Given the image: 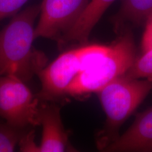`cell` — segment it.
Segmentation results:
<instances>
[{"label":"cell","instance_id":"6da1fadb","mask_svg":"<svg viewBox=\"0 0 152 152\" xmlns=\"http://www.w3.org/2000/svg\"><path fill=\"white\" fill-rule=\"evenodd\" d=\"M39 11V6L28 7L0 31V76H15L27 83L46 66L45 55L33 47Z\"/></svg>","mask_w":152,"mask_h":152},{"label":"cell","instance_id":"7a4b0ae2","mask_svg":"<svg viewBox=\"0 0 152 152\" xmlns=\"http://www.w3.org/2000/svg\"><path fill=\"white\" fill-rule=\"evenodd\" d=\"M152 88V81L125 75L98 91L107 116L105 128L98 137V147L105 149L117 137L120 127L140 104Z\"/></svg>","mask_w":152,"mask_h":152},{"label":"cell","instance_id":"3957f363","mask_svg":"<svg viewBox=\"0 0 152 152\" xmlns=\"http://www.w3.org/2000/svg\"><path fill=\"white\" fill-rule=\"evenodd\" d=\"M136 48L130 32H126L107 51L77 75L66 94L78 96L98 92L110 82L124 75L136 60Z\"/></svg>","mask_w":152,"mask_h":152},{"label":"cell","instance_id":"277c9868","mask_svg":"<svg viewBox=\"0 0 152 152\" xmlns=\"http://www.w3.org/2000/svg\"><path fill=\"white\" fill-rule=\"evenodd\" d=\"M108 49V46L85 45L60 54L37 75L41 84L37 95L39 100L51 102L65 95L77 75Z\"/></svg>","mask_w":152,"mask_h":152},{"label":"cell","instance_id":"5b68a950","mask_svg":"<svg viewBox=\"0 0 152 152\" xmlns=\"http://www.w3.org/2000/svg\"><path fill=\"white\" fill-rule=\"evenodd\" d=\"M39 103L27 83L15 76H0V117L7 124L23 130L39 125Z\"/></svg>","mask_w":152,"mask_h":152},{"label":"cell","instance_id":"8992f818","mask_svg":"<svg viewBox=\"0 0 152 152\" xmlns=\"http://www.w3.org/2000/svg\"><path fill=\"white\" fill-rule=\"evenodd\" d=\"M89 0H43L39 19L35 27V38L59 41L74 25Z\"/></svg>","mask_w":152,"mask_h":152},{"label":"cell","instance_id":"52a82bcc","mask_svg":"<svg viewBox=\"0 0 152 152\" xmlns=\"http://www.w3.org/2000/svg\"><path fill=\"white\" fill-rule=\"evenodd\" d=\"M40 102L39 121L42 127V134L39 145V152L72 151L68 134L62 123L60 108L48 102Z\"/></svg>","mask_w":152,"mask_h":152},{"label":"cell","instance_id":"ba28073f","mask_svg":"<svg viewBox=\"0 0 152 152\" xmlns=\"http://www.w3.org/2000/svg\"><path fill=\"white\" fill-rule=\"evenodd\" d=\"M104 149L107 152H152V107L139 114L130 127Z\"/></svg>","mask_w":152,"mask_h":152},{"label":"cell","instance_id":"9c48e42d","mask_svg":"<svg viewBox=\"0 0 152 152\" xmlns=\"http://www.w3.org/2000/svg\"><path fill=\"white\" fill-rule=\"evenodd\" d=\"M115 0H91L71 29L58 42L59 47L69 43L85 44L104 12Z\"/></svg>","mask_w":152,"mask_h":152},{"label":"cell","instance_id":"30bf717a","mask_svg":"<svg viewBox=\"0 0 152 152\" xmlns=\"http://www.w3.org/2000/svg\"><path fill=\"white\" fill-rule=\"evenodd\" d=\"M152 12V0H124L115 19V25L120 27L126 22L140 24L146 20Z\"/></svg>","mask_w":152,"mask_h":152},{"label":"cell","instance_id":"8fae6325","mask_svg":"<svg viewBox=\"0 0 152 152\" xmlns=\"http://www.w3.org/2000/svg\"><path fill=\"white\" fill-rule=\"evenodd\" d=\"M28 130H20L5 122H0V152H14L22 136Z\"/></svg>","mask_w":152,"mask_h":152},{"label":"cell","instance_id":"7c38bea8","mask_svg":"<svg viewBox=\"0 0 152 152\" xmlns=\"http://www.w3.org/2000/svg\"><path fill=\"white\" fill-rule=\"evenodd\" d=\"M134 79L145 78L152 81V49L143 53L124 75Z\"/></svg>","mask_w":152,"mask_h":152},{"label":"cell","instance_id":"4fadbf2b","mask_svg":"<svg viewBox=\"0 0 152 152\" xmlns=\"http://www.w3.org/2000/svg\"><path fill=\"white\" fill-rule=\"evenodd\" d=\"M28 0H0V20L15 14Z\"/></svg>","mask_w":152,"mask_h":152},{"label":"cell","instance_id":"5bb4252c","mask_svg":"<svg viewBox=\"0 0 152 152\" xmlns=\"http://www.w3.org/2000/svg\"><path fill=\"white\" fill-rule=\"evenodd\" d=\"M34 132L32 129L27 131L19 142V146L22 152H39V145L34 141Z\"/></svg>","mask_w":152,"mask_h":152},{"label":"cell","instance_id":"9a60e30c","mask_svg":"<svg viewBox=\"0 0 152 152\" xmlns=\"http://www.w3.org/2000/svg\"><path fill=\"white\" fill-rule=\"evenodd\" d=\"M145 20V28L141 40V49L143 53L152 49V12Z\"/></svg>","mask_w":152,"mask_h":152}]
</instances>
